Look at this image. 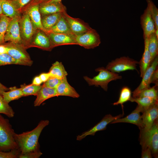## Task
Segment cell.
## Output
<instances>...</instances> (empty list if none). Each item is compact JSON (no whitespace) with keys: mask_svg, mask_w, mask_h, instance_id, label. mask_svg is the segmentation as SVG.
<instances>
[{"mask_svg":"<svg viewBox=\"0 0 158 158\" xmlns=\"http://www.w3.org/2000/svg\"><path fill=\"white\" fill-rule=\"evenodd\" d=\"M49 123L48 120H42L31 130L19 134L15 133V139L20 151V154L39 149L38 140L43 130Z\"/></svg>","mask_w":158,"mask_h":158,"instance_id":"6da1fadb","label":"cell"},{"mask_svg":"<svg viewBox=\"0 0 158 158\" xmlns=\"http://www.w3.org/2000/svg\"><path fill=\"white\" fill-rule=\"evenodd\" d=\"M15 133L8 120L0 114V151L19 149L14 138Z\"/></svg>","mask_w":158,"mask_h":158,"instance_id":"7a4b0ae2","label":"cell"},{"mask_svg":"<svg viewBox=\"0 0 158 158\" xmlns=\"http://www.w3.org/2000/svg\"><path fill=\"white\" fill-rule=\"evenodd\" d=\"M99 74L93 78L87 76L84 77V78L90 86H100L104 91H107L108 85L111 81L121 79V76L118 74L111 72L104 67H99L95 69Z\"/></svg>","mask_w":158,"mask_h":158,"instance_id":"3957f363","label":"cell"},{"mask_svg":"<svg viewBox=\"0 0 158 158\" xmlns=\"http://www.w3.org/2000/svg\"><path fill=\"white\" fill-rule=\"evenodd\" d=\"M140 144L142 148L148 147L155 158L158 157V121L155 120L152 127L148 130L140 131Z\"/></svg>","mask_w":158,"mask_h":158,"instance_id":"277c9868","label":"cell"},{"mask_svg":"<svg viewBox=\"0 0 158 158\" xmlns=\"http://www.w3.org/2000/svg\"><path fill=\"white\" fill-rule=\"evenodd\" d=\"M19 21L20 36L24 46L27 48L29 45L37 29L31 20L28 15L23 12Z\"/></svg>","mask_w":158,"mask_h":158,"instance_id":"5b68a950","label":"cell"},{"mask_svg":"<svg viewBox=\"0 0 158 158\" xmlns=\"http://www.w3.org/2000/svg\"><path fill=\"white\" fill-rule=\"evenodd\" d=\"M3 44L6 48L7 53L20 62L22 65L30 66L32 64L33 61L24 46L11 42Z\"/></svg>","mask_w":158,"mask_h":158,"instance_id":"8992f818","label":"cell"},{"mask_svg":"<svg viewBox=\"0 0 158 158\" xmlns=\"http://www.w3.org/2000/svg\"><path fill=\"white\" fill-rule=\"evenodd\" d=\"M139 62L128 56H122L109 63L105 68L116 73L127 70H137V64Z\"/></svg>","mask_w":158,"mask_h":158,"instance_id":"52a82bcc","label":"cell"},{"mask_svg":"<svg viewBox=\"0 0 158 158\" xmlns=\"http://www.w3.org/2000/svg\"><path fill=\"white\" fill-rule=\"evenodd\" d=\"M77 45L87 49H93L101 43L100 36L95 29H91L82 34L75 35Z\"/></svg>","mask_w":158,"mask_h":158,"instance_id":"ba28073f","label":"cell"},{"mask_svg":"<svg viewBox=\"0 0 158 158\" xmlns=\"http://www.w3.org/2000/svg\"><path fill=\"white\" fill-rule=\"evenodd\" d=\"M123 114L115 116L110 114L105 115L100 122L93 127L78 135L76 137L77 140H81L88 135H94L97 132L105 130L108 124H110L114 120L123 117Z\"/></svg>","mask_w":158,"mask_h":158,"instance_id":"9c48e42d","label":"cell"},{"mask_svg":"<svg viewBox=\"0 0 158 158\" xmlns=\"http://www.w3.org/2000/svg\"><path fill=\"white\" fill-rule=\"evenodd\" d=\"M20 18L12 19L8 26L4 40L5 42L9 41L24 46L20 36L19 25Z\"/></svg>","mask_w":158,"mask_h":158,"instance_id":"30bf717a","label":"cell"},{"mask_svg":"<svg viewBox=\"0 0 158 158\" xmlns=\"http://www.w3.org/2000/svg\"><path fill=\"white\" fill-rule=\"evenodd\" d=\"M142 113V127L140 131H145L149 130L158 119V102L144 110Z\"/></svg>","mask_w":158,"mask_h":158,"instance_id":"8fae6325","label":"cell"},{"mask_svg":"<svg viewBox=\"0 0 158 158\" xmlns=\"http://www.w3.org/2000/svg\"><path fill=\"white\" fill-rule=\"evenodd\" d=\"M158 64V56L151 63L150 65L145 71L141 83L138 87L133 92V97H136L144 90L150 87L152 75L157 68Z\"/></svg>","mask_w":158,"mask_h":158,"instance_id":"7c38bea8","label":"cell"},{"mask_svg":"<svg viewBox=\"0 0 158 158\" xmlns=\"http://www.w3.org/2000/svg\"><path fill=\"white\" fill-rule=\"evenodd\" d=\"M38 47L47 51H51L54 47L48 35L44 31L37 29L29 46Z\"/></svg>","mask_w":158,"mask_h":158,"instance_id":"4fadbf2b","label":"cell"},{"mask_svg":"<svg viewBox=\"0 0 158 158\" xmlns=\"http://www.w3.org/2000/svg\"><path fill=\"white\" fill-rule=\"evenodd\" d=\"M40 4L30 2L22 10L29 16L31 20L36 28L45 32L41 23V16L39 10Z\"/></svg>","mask_w":158,"mask_h":158,"instance_id":"5bb4252c","label":"cell"},{"mask_svg":"<svg viewBox=\"0 0 158 158\" xmlns=\"http://www.w3.org/2000/svg\"><path fill=\"white\" fill-rule=\"evenodd\" d=\"M63 14L71 32L75 35L82 34L92 29L87 23L79 18L71 16L66 12L63 13Z\"/></svg>","mask_w":158,"mask_h":158,"instance_id":"9a60e30c","label":"cell"},{"mask_svg":"<svg viewBox=\"0 0 158 158\" xmlns=\"http://www.w3.org/2000/svg\"><path fill=\"white\" fill-rule=\"evenodd\" d=\"M140 23L143 31L144 39L149 37L151 34L155 32V24L147 7L140 16Z\"/></svg>","mask_w":158,"mask_h":158,"instance_id":"2e32d148","label":"cell"},{"mask_svg":"<svg viewBox=\"0 0 158 158\" xmlns=\"http://www.w3.org/2000/svg\"><path fill=\"white\" fill-rule=\"evenodd\" d=\"M47 34L49 36L54 47L63 45L77 44L74 35L54 33Z\"/></svg>","mask_w":158,"mask_h":158,"instance_id":"e0dca14e","label":"cell"},{"mask_svg":"<svg viewBox=\"0 0 158 158\" xmlns=\"http://www.w3.org/2000/svg\"><path fill=\"white\" fill-rule=\"evenodd\" d=\"M143 111L142 109L138 105L135 109L126 116L114 120L110 124L118 123H129L137 126L140 130L142 127V119L140 113H142Z\"/></svg>","mask_w":158,"mask_h":158,"instance_id":"ac0fdd59","label":"cell"},{"mask_svg":"<svg viewBox=\"0 0 158 158\" xmlns=\"http://www.w3.org/2000/svg\"><path fill=\"white\" fill-rule=\"evenodd\" d=\"M39 10L41 16L57 13L66 12V8L61 2H42L40 4Z\"/></svg>","mask_w":158,"mask_h":158,"instance_id":"d6986e66","label":"cell"},{"mask_svg":"<svg viewBox=\"0 0 158 158\" xmlns=\"http://www.w3.org/2000/svg\"><path fill=\"white\" fill-rule=\"evenodd\" d=\"M55 90L58 97L66 96L74 98H78L80 97L75 89L68 83L66 77L62 79Z\"/></svg>","mask_w":158,"mask_h":158,"instance_id":"ffe728a7","label":"cell"},{"mask_svg":"<svg viewBox=\"0 0 158 158\" xmlns=\"http://www.w3.org/2000/svg\"><path fill=\"white\" fill-rule=\"evenodd\" d=\"M36 96L34 103L35 107L40 106L43 102L49 98L58 97L55 89L49 88L43 85Z\"/></svg>","mask_w":158,"mask_h":158,"instance_id":"44dd1931","label":"cell"},{"mask_svg":"<svg viewBox=\"0 0 158 158\" xmlns=\"http://www.w3.org/2000/svg\"><path fill=\"white\" fill-rule=\"evenodd\" d=\"M144 40V51L142 58L139 62L140 68V76L142 78L151 63V55L148 47L149 37L146 38Z\"/></svg>","mask_w":158,"mask_h":158,"instance_id":"7402d4cb","label":"cell"},{"mask_svg":"<svg viewBox=\"0 0 158 158\" xmlns=\"http://www.w3.org/2000/svg\"><path fill=\"white\" fill-rule=\"evenodd\" d=\"M3 15L11 18L20 17L22 12L10 0H1Z\"/></svg>","mask_w":158,"mask_h":158,"instance_id":"603a6c76","label":"cell"},{"mask_svg":"<svg viewBox=\"0 0 158 158\" xmlns=\"http://www.w3.org/2000/svg\"><path fill=\"white\" fill-rule=\"evenodd\" d=\"M46 33H65L74 35L71 32L63 14L56 24L50 29L47 30Z\"/></svg>","mask_w":158,"mask_h":158,"instance_id":"cb8c5ba5","label":"cell"},{"mask_svg":"<svg viewBox=\"0 0 158 158\" xmlns=\"http://www.w3.org/2000/svg\"><path fill=\"white\" fill-rule=\"evenodd\" d=\"M63 13L59 12L41 16L42 25L46 31L54 26L63 15Z\"/></svg>","mask_w":158,"mask_h":158,"instance_id":"d4e9b609","label":"cell"},{"mask_svg":"<svg viewBox=\"0 0 158 158\" xmlns=\"http://www.w3.org/2000/svg\"><path fill=\"white\" fill-rule=\"evenodd\" d=\"M50 76L62 79L68 75V73L61 62L56 61L53 63L48 72Z\"/></svg>","mask_w":158,"mask_h":158,"instance_id":"484cf974","label":"cell"},{"mask_svg":"<svg viewBox=\"0 0 158 158\" xmlns=\"http://www.w3.org/2000/svg\"><path fill=\"white\" fill-rule=\"evenodd\" d=\"M2 96L4 100L8 103L10 102L18 99L23 96L21 88L13 87L9 88V90L4 92Z\"/></svg>","mask_w":158,"mask_h":158,"instance_id":"4316f807","label":"cell"},{"mask_svg":"<svg viewBox=\"0 0 158 158\" xmlns=\"http://www.w3.org/2000/svg\"><path fill=\"white\" fill-rule=\"evenodd\" d=\"M148 47L151 56V63L158 56V38L155 32L151 34L149 37Z\"/></svg>","mask_w":158,"mask_h":158,"instance_id":"83f0119b","label":"cell"},{"mask_svg":"<svg viewBox=\"0 0 158 158\" xmlns=\"http://www.w3.org/2000/svg\"><path fill=\"white\" fill-rule=\"evenodd\" d=\"M131 91L130 89L128 87H123L121 89L119 97L118 100L113 103L114 105H121L123 111V104L125 102L130 101L131 98Z\"/></svg>","mask_w":158,"mask_h":158,"instance_id":"f1b7e54d","label":"cell"},{"mask_svg":"<svg viewBox=\"0 0 158 158\" xmlns=\"http://www.w3.org/2000/svg\"><path fill=\"white\" fill-rule=\"evenodd\" d=\"M130 101L137 103L138 105L142 109L143 111L156 102H158V100H156L147 97H131Z\"/></svg>","mask_w":158,"mask_h":158,"instance_id":"f546056e","label":"cell"},{"mask_svg":"<svg viewBox=\"0 0 158 158\" xmlns=\"http://www.w3.org/2000/svg\"><path fill=\"white\" fill-rule=\"evenodd\" d=\"M12 19L3 14L0 15V44L5 42V35L8 26Z\"/></svg>","mask_w":158,"mask_h":158,"instance_id":"4dcf8cb0","label":"cell"},{"mask_svg":"<svg viewBox=\"0 0 158 158\" xmlns=\"http://www.w3.org/2000/svg\"><path fill=\"white\" fill-rule=\"evenodd\" d=\"M42 87V85H37L31 84L28 85H22L20 88L23 96H25L31 95L36 96Z\"/></svg>","mask_w":158,"mask_h":158,"instance_id":"1f68e13d","label":"cell"},{"mask_svg":"<svg viewBox=\"0 0 158 158\" xmlns=\"http://www.w3.org/2000/svg\"><path fill=\"white\" fill-rule=\"evenodd\" d=\"M0 114H4L9 118L13 117L15 114L12 107L4 100L2 96L0 95Z\"/></svg>","mask_w":158,"mask_h":158,"instance_id":"d6a6232c","label":"cell"},{"mask_svg":"<svg viewBox=\"0 0 158 158\" xmlns=\"http://www.w3.org/2000/svg\"><path fill=\"white\" fill-rule=\"evenodd\" d=\"M157 86L155 85L152 87L145 89L142 91L136 97H147L158 100Z\"/></svg>","mask_w":158,"mask_h":158,"instance_id":"836d02e7","label":"cell"},{"mask_svg":"<svg viewBox=\"0 0 158 158\" xmlns=\"http://www.w3.org/2000/svg\"><path fill=\"white\" fill-rule=\"evenodd\" d=\"M147 7L154 22L156 30H158V9L152 0H146Z\"/></svg>","mask_w":158,"mask_h":158,"instance_id":"e575fe53","label":"cell"},{"mask_svg":"<svg viewBox=\"0 0 158 158\" xmlns=\"http://www.w3.org/2000/svg\"><path fill=\"white\" fill-rule=\"evenodd\" d=\"M12 64L22 65L20 62L8 54H0V66Z\"/></svg>","mask_w":158,"mask_h":158,"instance_id":"d590c367","label":"cell"},{"mask_svg":"<svg viewBox=\"0 0 158 158\" xmlns=\"http://www.w3.org/2000/svg\"><path fill=\"white\" fill-rule=\"evenodd\" d=\"M20 154V152L19 149L7 152L0 151V158H17Z\"/></svg>","mask_w":158,"mask_h":158,"instance_id":"8d00e7d4","label":"cell"},{"mask_svg":"<svg viewBox=\"0 0 158 158\" xmlns=\"http://www.w3.org/2000/svg\"><path fill=\"white\" fill-rule=\"evenodd\" d=\"M62 79L50 76L48 80L44 83L43 85L49 88L55 89L60 83Z\"/></svg>","mask_w":158,"mask_h":158,"instance_id":"74e56055","label":"cell"},{"mask_svg":"<svg viewBox=\"0 0 158 158\" xmlns=\"http://www.w3.org/2000/svg\"><path fill=\"white\" fill-rule=\"evenodd\" d=\"M42 153L39 149L24 154H20L19 158H39L42 155Z\"/></svg>","mask_w":158,"mask_h":158,"instance_id":"f35d334b","label":"cell"},{"mask_svg":"<svg viewBox=\"0 0 158 158\" xmlns=\"http://www.w3.org/2000/svg\"><path fill=\"white\" fill-rule=\"evenodd\" d=\"M16 8L22 12V9L30 3L31 0H10Z\"/></svg>","mask_w":158,"mask_h":158,"instance_id":"ab89813d","label":"cell"},{"mask_svg":"<svg viewBox=\"0 0 158 158\" xmlns=\"http://www.w3.org/2000/svg\"><path fill=\"white\" fill-rule=\"evenodd\" d=\"M142 158H151L152 157L151 151L150 148L146 147L142 148Z\"/></svg>","mask_w":158,"mask_h":158,"instance_id":"60d3db41","label":"cell"},{"mask_svg":"<svg viewBox=\"0 0 158 158\" xmlns=\"http://www.w3.org/2000/svg\"><path fill=\"white\" fill-rule=\"evenodd\" d=\"M151 83L155 84L158 86V69L157 68L153 72L151 78Z\"/></svg>","mask_w":158,"mask_h":158,"instance_id":"b9f144b4","label":"cell"},{"mask_svg":"<svg viewBox=\"0 0 158 158\" xmlns=\"http://www.w3.org/2000/svg\"><path fill=\"white\" fill-rule=\"evenodd\" d=\"M41 80L42 82L44 83L46 81L50 76L49 73H42L39 75Z\"/></svg>","mask_w":158,"mask_h":158,"instance_id":"7bdbcfd3","label":"cell"},{"mask_svg":"<svg viewBox=\"0 0 158 158\" xmlns=\"http://www.w3.org/2000/svg\"><path fill=\"white\" fill-rule=\"evenodd\" d=\"M42 83L39 76L35 77L33 79L32 84L37 85H40Z\"/></svg>","mask_w":158,"mask_h":158,"instance_id":"ee69618b","label":"cell"},{"mask_svg":"<svg viewBox=\"0 0 158 158\" xmlns=\"http://www.w3.org/2000/svg\"><path fill=\"white\" fill-rule=\"evenodd\" d=\"M9 90V88L7 87L0 83V95L2 96L3 93Z\"/></svg>","mask_w":158,"mask_h":158,"instance_id":"f6af8a7d","label":"cell"},{"mask_svg":"<svg viewBox=\"0 0 158 158\" xmlns=\"http://www.w3.org/2000/svg\"><path fill=\"white\" fill-rule=\"evenodd\" d=\"M7 53L6 47L3 44H0V54Z\"/></svg>","mask_w":158,"mask_h":158,"instance_id":"bcb514c9","label":"cell"},{"mask_svg":"<svg viewBox=\"0 0 158 158\" xmlns=\"http://www.w3.org/2000/svg\"><path fill=\"white\" fill-rule=\"evenodd\" d=\"M47 0H32L30 2L32 3H36L40 4L44 2Z\"/></svg>","mask_w":158,"mask_h":158,"instance_id":"7dc6e473","label":"cell"},{"mask_svg":"<svg viewBox=\"0 0 158 158\" xmlns=\"http://www.w3.org/2000/svg\"><path fill=\"white\" fill-rule=\"evenodd\" d=\"M62 0H47L46 1L43 2L45 3H51L53 2H61Z\"/></svg>","mask_w":158,"mask_h":158,"instance_id":"c3c4849f","label":"cell"},{"mask_svg":"<svg viewBox=\"0 0 158 158\" xmlns=\"http://www.w3.org/2000/svg\"><path fill=\"white\" fill-rule=\"evenodd\" d=\"M3 14L2 11L1 7V0H0V15Z\"/></svg>","mask_w":158,"mask_h":158,"instance_id":"681fc988","label":"cell"}]
</instances>
